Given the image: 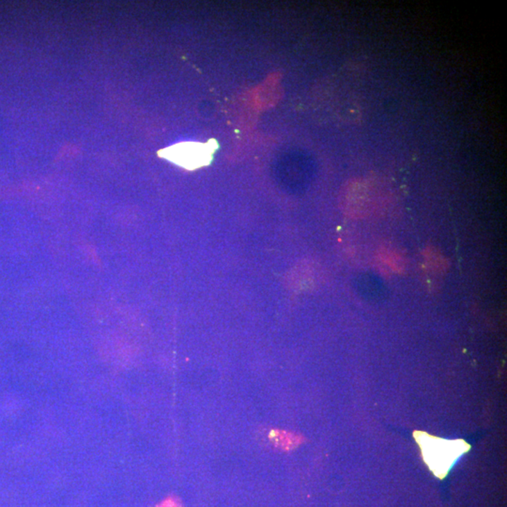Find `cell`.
Wrapping results in <instances>:
<instances>
[{
  "instance_id": "3",
  "label": "cell",
  "mask_w": 507,
  "mask_h": 507,
  "mask_svg": "<svg viewBox=\"0 0 507 507\" xmlns=\"http://www.w3.org/2000/svg\"><path fill=\"white\" fill-rule=\"evenodd\" d=\"M215 149V142H184L163 149L160 156L186 169L193 170L210 164Z\"/></svg>"
},
{
  "instance_id": "7",
  "label": "cell",
  "mask_w": 507,
  "mask_h": 507,
  "mask_svg": "<svg viewBox=\"0 0 507 507\" xmlns=\"http://www.w3.org/2000/svg\"><path fill=\"white\" fill-rule=\"evenodd\" d=\"M160 507H180V506H178V504L177 503H176V501H172V500H167V501H164V503H163L161 504V506H160Z\"/></svg>"
},
{
  "instance_id": "2",
  "label": "cell",
  "mask_w": 507,
  "mask_h": 507,
  "mask_svg": "<svg viewBox=\"0 0 507 507\" xmlns=\"http://www.w3.org/2000/svg\"><path fill=\"white\" fill-rule=\"evenodd\" d=\"M340 199L344 212L352 218L368 217L377 206L374 188L367 181L360 178L351 180L344 186Z\"/></svg>"
},
{
  "instance_id": "1",
  "label": "cell",
  "mask_w": 507,
  "mask_h": 507,
  "mask_svg": "<svg viewBox=\"0 0 507 507\" xmlns=\"http://www.w3.org/2000/svg\"><path fill=\"white\" fill-rule=\"evenodd\" d=\"M415 438L420 445L424 460L439 479H444L458 458L469 449L464 441H447L424 432H415Z\"/></svg>"
},
{
  "instance_id": "6",
  "label": "cell",
  "mask_w": 507,
  "mask_h": 507,
  "mask_svg": "<svg viewBox=\"0 0 507 507\" xmlns=\"http://www.w3.org/2000/svg\"><path fill=\"white\" fill-rule=\"evenodd\" d=\"M425 257L428 261L429 266L435 271H444L447 268V261L444 260L441 254L436 252L433 248H428L425 252Z\"/></svg>"
},
{
  "instance_id": "5",
  "label": "cell",
  "mask_w": 507,
  "mask_h": 507,
  "mask_svg": "<svg viewBox=\"0 0 507 507\" xmlns=\"http://www.w3.org/2000/svg\"><path fill=\"white\" fill-rule=\"evenodd\" d=\"M381 260H383V263H385L389 268L393 269L397 273H402L404 272L406 264L404 258L397 253L396 251L391 249V248L383 247L380 250Z\"/></svg>"
},
{
  "instance_id": "4",
  "label": "cell",
  "mask_w": 507,
  "mask_h": 507,
  "mask_svg": "<svg viewBox=\"0 0 507 507\" xmlns=\"http://www.w3.org/2000/svg\"><path fill=\"white\" fill-rule=\"evenodd\" d=\"M269 441L276 445V448L283 451H290L297 448L303 442V437L300 435L290 433V432L274 429L269 434Z\"/></svg>"
}]
</instances>
